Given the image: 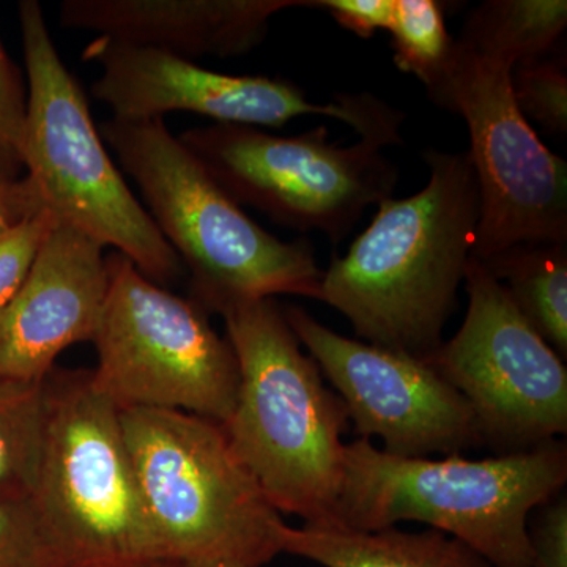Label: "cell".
<instances>
[{"label": "cell", "mask_w": 567, "mask_h": 567, "mask_svg": "<svg viewBox=\"0 0 567 567\" xmlns=\"http://www.w3.org/2000/svg\"><path fill=\"white\" fill-rule=\"evenodd\" d=\"M18 13L29 78L22 163L41 204L58 224L128 257L152 282L181 278V259L112 162L40 3L24 0Z\"/></svg>", "instance_id": "cell-6"}, {"label": "cell", "mask_w": 567, "mask_h": 567, "mask_svg": "<svg viewBox=\"0 0 567 567\" xmlns=\"http://www.w3.org/2000/svg\"><path fill=\"white\" fill-rule=\"evenodd\" d=\"M464 282V323L425 361L464 395L488 445L522 453L566 435L565 360L475 257Z\"/></svg>", "instance_id": "cell-11"}, {"label": "cell", "mask_w": 567, "mask_h": 567, "mask_svg": "<svg viewBox=\"0 0 567 567\" xmlns=\"http://www.w3.org/2000/svg\"><path fill=\"white\" fill-rule=\"evenodd\" d=\"M394 2L395 0H306V7L328 11L347 31L371 39L380 29L390 28Z\"/></svg>", "instance_id": "cell-26"}, {"label": "cell", "mask_w": 567, "mask_h": 567, "mask_svg": "<svg viewBox=\"0 0 567 567\" xmlns=\"http://www.w3.org/2000/svg\"><path fill=\"white\" fill-rule=\"evenodd\" d=\"M306 0H65L63 28L193 59L238 58L267 35L279 11Z\"/></svg>", "instance_id": "cell-15"}, {"label": "cell", "mask_w": 567, "mask_h": 567, "mask_svg": "<svg viewBox=\"0 0 567 567\" xmlns=\"http://www.w3.org/2000/svg\"><path fill=\"white\" fill-rule=\"evenodd\" d=\"M107 293L93 344L95 390L121 412L178 410L227 423L240 369L233 346L207 312L152 282L132 260L106 256Z\"/></svg>", "instance_id": "cell-8"}, {"label": "cell", "mask_w": 567, "mask_h": 567, "mask_svg": "<svg viewBox=\"0 0 567 567\" xmlns=\"http://www.w3.org/2000/svg\"><path fill=\"white\" fill-rule=\"evenodd\" d=\"M44 425V380H0V505L31 502L43 454Z\"/></svg>", "instance_id": "cell-19"}, {"label": "cell", "mask_w": 567, "mask_h": 567, "mask_svg": "<svg viewBox=\"0 0 567 567\" xmlns=\"http://www.w3.org/2000/svg\"><path fill=\"white\" fill-rule=\"evenodd\" d=\"M84 59L102 66L93 96L121 121L192 112L224 125L281 128L300 115L319 114L360 133L383 111L382 100L371 93H336L333 102L316 104L293 82L223 74L173 52L107 37L93 40Z\"/></svg>", "instance_id": "cell-12"}, {"label": "cell", "mask_w": 567, "mask_h": 567, "mask_svg": "<svg viewBox=\"0 0 567 567\" xmlns=\"http://www.w3.org/2000/svg\"><path fill=\"white\" fill-rule=\"evenodd\" d=\"M28 96L20 73L0 41V178L20 181L24 147Z\"/></svg>", "instance_id": "cell-24"}, {"label": "cell", "mask_w": 567, "mask_h": 567, "mask_svg": "<svg viewBox=\"0 0 567 567\" xmlns=\"http://www.w3.org/2000/svg\"><path fill=\"white\" fill-rule=\"evenodd\" d=\"M43 454L31 498L63 567H159L121 410L92 371L54 368L44 379Z\"/></svg>", "instance_id": "cell-7"}, {"label": "cell", "mask_w": 567, "mask_h": 567, "mask_svg": "<svg viewBox=\"0 0 567 567\" xmlns=\"http://www.w3.org/2000/svg\"><path fill=\"white\" fill-rule=\"evenodd\" d=\"M567 450L555 442L468 461L399 457L358 439L344 450L333 520L380 532L417 520L456 537L492 567H535L528 516L561 494Z\"/></svg>", "instance_id": "cell-4"}, {"label": "cell", "mask_w": 567, "mask_h": 567, "mask_svg": "<svg viewBox=\"0 0 567 567\" xmlns=\"http://www.w3.org/2000/svg\"><path fill=\"white\" fill-rule=\"evenodd\" d=\"M481 264L503 284L537 333L566 360L567 245L518 244Z\"/></svg>", "instance_id": "cell-17"}, {"label": "cell", "mask_w": 567, "mask_h": 567, "mask_svg": "<svg viewBox=\"0 0 567 567\" xmlns=\"http://www.w3.org/2000/svg\"><path fill=\"white\" fill-rule=\"evenodd\" d=\"M55 224L50 212L41 210L0 235V309L28 279Z\"/></svg>", "instance_id": "cell-23"}, {"label": "cell", "mask_w": 567, "mask_h": 567, "mask_svg": "<svg viewBox=\"0 0 567 567\" xmlns=\"http://www.w3.org/2000/svg\"><path fill=\"white\" fill-rule=\"evenodd\" d=\"M533 528H528L535 567H567V499L559 494L539 506Z\"/></svg>", "instance_id": "cell-25"}, {"label": "cell", "mask_w": 567, "mask_h": 567, "mask_svg": "<svg viewBox=\"0 0 567 567\" xmlns=\"http://www.w3.org/2000/svg\"><path fill=\"white\" fill-rule=\"evenodd\" d=\"M388 31L398 69L413 74L431 91L445 71L454 44L443 7L435 0H395Z\"/></svg>", "instance_id": "cell-20"}, {"label": "cell", "mask_w": 567, "mask_h": 567, "mask_svg": "<svg viewBox=\"0 0 567 567\" xmlns=\"http://www.w3.org/2000/svg\"><path fill=\"white\" fill-rule=\"evenodd\" d=\"M282 551L324 567H492L475 550L439 529L360 532L334 522L286 527Z\"/></svg>", "instance_id": "cell-16"}, {"label": "cell", "mask_w": 567, "mask_h": 567, "mask_svg": "<svg viewBox=\"0 0 567 567\" xmlns=\"http://www.w3.org/2000/svg\"><path fill=\"white\" fill-rule=\"evenodd\" d=\"M121 421L162 565L262 567L282 554L287 525L221 424L155 409Z\"/></svg>", "instance_id": "cell-5"}, {"label": "cell", "mask_w": 567, "mask_h": 567, "mask_svg": "<svg viewBox=\"0 0 567 567\" xmlns=\"http://www.w3.org/2000/svg\"><path fill=\"white\" fill-rule=\"evenodd\" d=\"M181 141L238 205H251L290 229L319 230L338 245L365 208L393 197L399 171L382 153L399 133H369L339 147L328 128L276 136L254 126L189 130Z\"/></svg>", "instance_id": "cell-9"}, {"label": "cell", "mask_w": 567, "mask_h": 567, "mask_svg": "<svg viewBox=\"0 0 567 567\" xmlns=\"http://www.w3.org/2000/svg\"><path fill=\"white\" fill-rule=\"evenodd\" d=\"M514 99L527 121L551 134L567 133V74L565 59L520 63L511 73Z\"/></svg>", "instance_id": "cell-21"}, {"label": "cell", "mask_w": 567, "mask_h": 567, "mask_svg": "<svg viewBox=\"0 0 567 567\" xmlns=\"http://www.w3.org/2000/svg\"><path fill=\"white\" fill-rule=\"evenodd\" d=\"M159 567H162V566H159Z\"/></svg>", "instance_id": "cell-29"}, {"label": "cell", "mask_w": 567, "mask_h": 567, "mask_svg": "<svg viewBox=\"0 0 567 567\" xmlns=\"http://www.w3.org/2000/svg\"><path fill=\"white\" fill-rule=\"evenodd\" d=\"M513 66L454 40L439 82V107L468 126L481 215L472 257L480 262L518 244L567 245V164L548 151L514 99Z\"/></svg>", "instance_id": "cell-10"}, {"label": "cell", "mask_w": 567, "mask_h": 567, "mask_svg": "<svg viewBox=\"0 0 567 567\" xmlns=\"http://www.w3.org/2000/svg\"><path fill=\"white\" fill-rule=\"evenodd\" d=\"M106 293L104 246L55 224L28 279L0 309V380L43 382L63 350L93 341Z\"/></svg>", "instance_id": "cell-14"}, {"label": "cell", "mask_w": 567, "mask_h": 567, "mask_svg": "<svg viewBox=\"0 0 567 567\" xmlns=\"http://www.w3.org/2000/svg\"><path fill=\"white\" fill-rule=\"evenodd\" d=\"M41 210L47 208L25 175L20 181L0 178V235Z\"/></svg>", "instance_id": "cell-27"}, {"label": "cell", "mask_w": 567, "mask_h": 567, "mask_svg": "<svg viewBox=\"0 0 567 567\" xmlns=\"http://www.w3.org/2000/svg\"><path fill=\"white\" fill-rule=\"evenodd\" d=\"M424 162L425 188L377 205L368 229L323 271L319 297L368 344L421 360L442 346L481 215L468 152L427 151Z\"/></svg>", "instance_id": "cell-1"}, {"label": "cell", "mask_w": 567, "mask_h": 567, "mask_svg": "<svg viewBox=\"0 0 567 567\" xmlns=\"http://www.w3.org/2000/svg\"><path fill=\"white\" fill-rule=\"evenodd\" d=\"M282 311L360 439L379 436L399 457L457 456L483 443L472 406L427 361L334 333L298 306Z\"/></svg>", "instance_id": "cell-13"}, {"label": "cell", "mask_w": 567, "mask_h": 567, "mask_svg": "<svg viewBox=\"0 0 567 567\" xmlns=\"http://www.w3.org/2000/svg\"><path fill=\"white\" fill-rule=\"evenodd\" d=\"M0 567H63L32 502L0 505Z\"/></svg>", "instance_id": "cell-22"}, {"label": "cell", "mask_w": 567, "mask_h": 567, "mask_svg": "<svg viewBox=\"0 0 567 567\" xmlns=\"http://www.w3.org/2000/svg\"><path fill=\"white\" fill-rule=\"evenodd\" d=\"M240 369L237 404L221 424L234 453L279 514L333 520L349 413L323 385L275 298L223 312Z\"/></svg>", "instance_id": "cell-2"}, {"label": "cell", "mask_w": 567, "mask_h": 567, "mask_svg": "<svg viewBox=\"0 0 567 567\" xmlns=\"http://www.w3.org/2000/svg\"><path fill=\"white\" fill-rule=\"evenodd\" d=\"M566 25V0H487L470 11L458 41L514 69L547 58Z\"/></svg>", "instance_id": "cell-18"}, {"label": "cell", "mask_w": 567, "mask_h": 567, "mask_svg": "<svg viewBox=\"0 0 567 567\" xmlns=\"http://www.w3.org/2000/svg\"><path fill=\"white\" fill-rule=\"evenodd\" d=\"M100 134L192 275L193 301L205 312L276 295L319 300L323 271L311 244L279 240L249 218L163 118L112 117Z\"/></svg>", "instance_id": "cell-3"}, {"label": "cell", "mask_w": 567, "mask_h": 567, "mask_svg": "<svg viewBox=\"0 0 567 567\" xmlns=\"http://www.w3.org/2000/svg\"><path fill=\"white\" fill-rule=\"evenodd\" d=\"M162 567H238L227 565H163Z\"/></svg>", "instance_id": "cell-28"}]
</instances>
